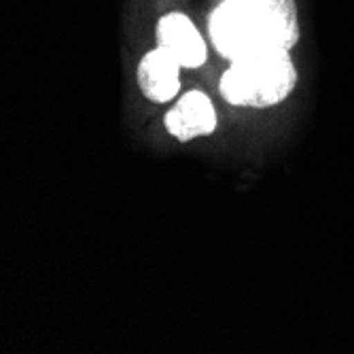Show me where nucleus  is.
<instances>
[{"label":"nucleus","instance_id":"f257e3e1","mask_svg":"<svg viewBox=\"0 0 354 354\" xmlns=\"http://www.w3.org/2000/svg\"><path fill=\"white\" fill-rule=\"evenodd\" d=\"M297 85V68L291 51L261 45L244 57L230 62L221 75L218 93L232 106L270 109L284 102Z\"/></svg>","mask_w":354,"mask_h":354},{"label":"nucleus","instance_id":"f03ea898","mask_svg":"<svg viewBox=\"0 0 354 354\" xmlns=\"http://www.w3.org/2000/svg\"><path fill=\"white\" fill-rule=\"evenodd\" d=\"M208 35L216 53L227 62L268 45L259 7L244 0H223L216 5L208 17Z\"/></svg>","mask_w":354,"mask_h":354},{"label":"nucleus","instance_id":"7ed1b4c3","mask_svg":"<svg viewBox=\"0 0 354 354\" xmlns=\"http://www.w3.org/2000/svg\"><path fill=\"white\" fill-rule=\"evenodd\" d=\"M155 41L157 47L166 49L183 68H200L206 62L208 49L200 28L180 11H170L159 17Z\"/></svg>","mask_w":354,"mask_h":354},{"label":"nucleus","instance_id":"20e7f679","mask_svg":"<svg viewBox=\"0 0 354 354\" xmlns=\"http://www.w3.org/2000/svg\"><path fill=\"white\" fill-rule=\"evenodd\" d=\"M216 109L210 95L200 89L183 93L178 102L164 117L168 134L178 142H191L202 136H210L216 130Z\"/></svg>","mask_w":354,"mask_h":354},{"label":"nucleus","instance_id":"39448f33","mask_svg":"<svg viewBox=\"0 0 354 354\" xmlns=\"http://www.w3.org/2000/svg\"><path fill=\"white\" fill-rule=\"evenodd\" d=\"M180 64L162 47L147 51L136 68V83L147 100L166 104L180 91Z\"/></svg>","mask_w":354,"mask_h":354},{"label":"nucleus","instance_id":"423d86ee","mask_svg":"<svg viewBox=\"0 0 354 354\" xmlns=\"http://www.w3.org/2000/svg\"><path fill=\"white\" fill-rule=\"evenodd\" d=\"M259 11L268 45L291 51L301 39L299 9L295 0H263Z\"/></svg>","mask_w":354,"mask_h":354},{"label":"nucleus","instance_id":"0eeeda50","mask_svg":"<svg viewBox=\"0 0 354 354\" xmlns=\"http://www.w3.org/2000/svg\"><path fill=\"white\" fill-rule=\"evenodd\" d=\"M244 3H248V5H257V7H259V5L263 3V0H244Z\"/></svg>","mask_w":354,"mask_h":354}]
</instances>
